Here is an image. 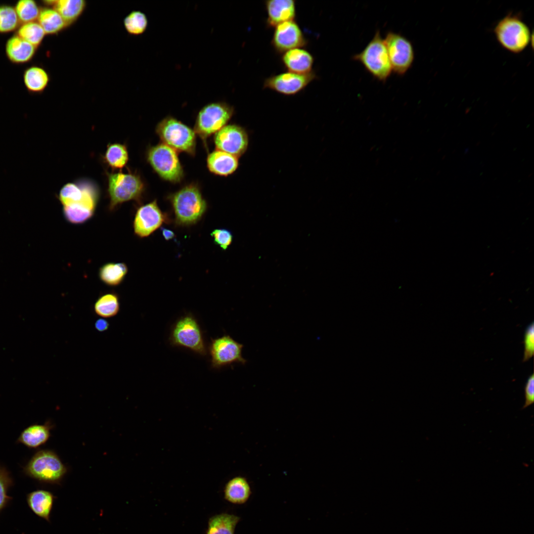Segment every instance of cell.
<instances>
[{"label": "cell", "mask_w": 534, "mask_h": 534, "mask_svg": "<svg viewBox=\"0 0 534 534\" xmlns=\"http://www.w3.org/2000/svg\"><path fill=\"white\" fill-rule=\"evenodd\" d=\"M12 481L8 472L0 467V511L6 505L11 497L7 495Z\"/></svg>", "instance_id": "35"}, {"label": "cell", "mask_w": 534, "mask_h": 534, "mask_svg": "<svg viewBox=\"0 0 534 534\" xmlns=\"http://www.w3.org/2000/svg\"><path fill=\"white\" fill-rule=\"evenodd\" d=\"M177 152L161 142L148 148L146 159L161 178L172 183H178L183 178L184 171Z\"/></svg>", "instance_id": "6"}, {"label": "cell", "mask_w": 534, "mask_h": 534, "mask_svg": "<svg viewBox=\"0 0 534 534\" xmlns=\"http://www.w3.org/2000/svg\"><path fill=\"white\" fill-rule=\"evenodd\" d=\"M23 79L28 90L33 92L43 91L49 82L47 72L38 66H32L27 69L24 73Z\"/></svg>", "instance_id": "28"}, {"label": "cell", "mask_w": 534, "mask_h": 534, "mask_svg": "<svg viewBox=\"0 0 534 534\" xmlns=\"http://www.w3.org/2000/svg\"><path fill=\"white\" fill-rule=\"evenodd\" d=\"M178 226H187L199 222L205 214L207 204L195 183L186 184L168 197Z\"/></svg>", "instance_id": "2"}, {"label": "cell", "mask_w": 534, "mask_h": 534, "mask_svg": "<svg viewBox=\"0 0 534 534\" xmlns=\"http://www.w3.org/2000/svg\"><path fill=\"white\" fill-rule=\"evenodd\" d=\"M392 71L404 75L411 67L414 52L411 43L401 34L389 32L384 39Z\"/></svg>", "instance_id": "11"}, {"label": "cell", "mask_w": 534, "mask_h": 534, "mask_svg": "<svg viewBox=\"0 0 534 534\" xmlns=\"http://www.w3.org/2000/svg\"><path fill=\"white\" fill-rule=\"evenodd\" d=\"M243 347L228 335L212 339L209 347L212 367L218 369L234 363L244 364L246 360L242 356Z\"/></svg>", "instance_id": "12"}, {"label": "cell", "mask_w": 534, "mask_h": 534, "mask_svg": "<svg viewBox=\"0 0 534 534\" xmlns=\"http://www.w3.org/2000/svg\"><path fill=\"white\" fill-rule=\"evenodd\" d=\"M233 112L232 106L222 101L208 103L199 111L194 131L206 147L207 139L226 125Z\"/></svg>", "instance_id": "7"}, {"label": "cell", "mask_w": 534, "mask_h": 534, "mask_svg": "<svg viewBox=\"0 0 534 534\" xmlns=\"http://www.w3.org/2000/svg\"><path fill=\"white\" fill-rule=\"evenodd\" d=\"M18 19L23 23L35 21L38 19L40 10L37 3L33 0H21L15 7Z\"/></svg>", "instance_id": "33"}, {"label": "cell", "mask_w": 534, "mask_h": 534, "mask_svg": "<svg viewBox=\"0 0 534 534\" xmlns=\"http://www.w3.org/2000/svg\"><path fill=\"white\" fill-rule=\"evenodd\" d=\"M25 473L31 477L46 483H59L67 469L58 455L49 450L38 451L25 467Z\"/></svg>", "instance_id": "10"}, {"label": "cell", "mask_w": 534, "mask_h": 534, "mask_svg": "<svg viewBox=\"0 0 534 534\" xmlns=\"http://www.w3.org/2000/svg\"><path fill=\"white\" fill-rule=\"evenodd\" d=\"M106 175L110 211L114 210L125 202L139 200L141 198L145 185L138 174L131 172L128 173L106 172Z\"/></svg>", "instance_id": "3"}, {"label": "cell", "mask_w": 534, "mask_h": 534, "mask_svg": "<svg viewBox=\"0 0 534 534\" xmlns=\"http://www.w3.org/2000/svg\"><path fill=\"white\" fill-rule=\"evenodd\" d=\"M128 271V267L124 263H108L99 268L98 276L106 285L116 286L124 281Z\"/></svg>", "instance_id": "25"}, {"label": "cell", "mask_w": 534, "mask_h": 534, "mask_svg": "<svg viewBox=\"0 0 534 534\" xmlns=\"http://www.w3.org/2000/svg\"><path fill=\"white\" fill-rule=\"evenodd\" d=\"M36 47L16 35L7 40L5 51L8 59L11 62L22 64L31 60L35 53Z\"/></svg>", "instance_id": "20"}, {"label": "cell", "mask_w": 534, "mask_h": 534, "mask_svg": "<svg viewBox=\"0 0 534 534\" xmlns=\"http://www.w3.org/2000/svg\"><path fill=\"white\" fill-rule=\"evenodd\" d=\"M316 78L313 71L307 74L287 71L266 78L263 87L284 95H294L304 90Z\"/></svg>", "instance_id": "13"}, {"label": "cell", "mask_w": 534, "mask_h": 534, "mask_svg": "<svg viewBox=\"0 0 534 534\" xmlns=\"http://www.w3.org/2000/svg\"><path fill=\"white\" fill-rule=\"evenodd\" d=\"M223 492L224 499L234 504L245 503L252 493L248 481L245 477L240 476L229 480L224 487Z\"/></svg>", "instance_id": "21"}, {"label": "cell", "mask_w": 534, "mask_h": 534, "mask_svg": "<svg viewBox=\"0 0 534 534\" xmlns=\"http://www.w3.org/2000/svg\"><path fill=\"white\" fill-rule=\"evenodd\" d=\"M119 310L118 296L113 293H106L100 296L94 305V312L102 318L113 317L118 313Z\"/></svg>", "instance_id": "30"}, {"label": "cell", "mask_w": 534, "mask_h": 534, "mask_svg": "<svg viewBox=\"0 0 534 534\" xmlns=\"http://www.w3.org/2000/svg\"><path fill=\"white\" fill-rule=\"evenodd\" d=\"M281 62L287 71L307 74L312 71L314 57L303 47L289 50L282 54Z\"/></svg>", "instance_id": "18"}, {"label": "cell", "mask_w": 534, "mask_h": 534, "mask_svg": "<svg viewBox=\"0 0 534 534\" xmlns=\"http://www.w3.org/2000/svg\"><path fill=\"white\" fill-rule=\"evenodd\" d=\"M240 518L234 514L222 513L210 517L206 534H234Z\"/></svg>", "instance_id": "24"}, {"label": "cell", "mask_w": 534, "mask_h": 534, "mask_svg": "<svg viewBox=\"0 0 534 534\" xmlns=\"http://www.w3.org/2000/svg\"><path fill=\"white\" fill-rule=\"evenodd\" d=\"M99 198V189L88 180L69 182L61 188L58 199L75 219L87 222L93 216Z\"/></svg>", "instance_id": "1"}, {"label": "cell", "mask_w": 534, "mask_h": 534, "mask_svg": "<svg viewBox=\"0 0 534 534\" xmlns=\"http://www.w3.org/2000/svg\"><path fill=\"white\" fill-rule=\"evenodd\" d=\"M161 229L162 235L166 240H171L175 237V233L172 230L163 227Z\"/></svg>", "instance_id": "40"}, {"label": "cell", "mask_w": 534, "mask_h": 534, "mask_svg": "<svg viewBox=\"0 0 534 534\" xmlns=\"http://www.w3.org/2000/svg\"><path fill=\"white\" fill-rule=\"evenodd\" d=\"M45 33L38 22L23 23L18 30L17 36L35 47L43 41Z\"/></svg>", "instance_id": "31"}, {"label": "cell", "mask_w": 534, "mask_h": 534, "mask_svg": "<svg viewBox=\"0 0 534 534\" xmlns=\"http://www.w3.org/2000/svg\"><path fill=\"white\" fill-rule=\"evenodd\" d=\"M267 14L266 23L274 28L282 23L295 20L296 1L294 0H268L265 2Z\"/></svg>", "instance_id": "17"}, {"label": "cell", "mask_w": 534, "mask_h": 534, "mask_svg": "<svg viewBox=\"0 0 534 534\" xmlns=\"http://www.w3.org/2000/svg\"><path fill=\"white\" fill-rule=\"evenodd\" d=\"M38 20L45 34H56L67 26L61 16L54 8L41 10Z\"/></svg>", "instance_id": "29"}, {"label": "cell", "mask_w": 534, "mask_h": 534, "mask_svg": "<svg viewBox=\"0 0 534 534\" xmlns=\"http://www.w3.org/2000/svg\"><path fill=\"white\" fill-rule=\"evenodd\" d=\"M124 25L126 31L130 34L139 35L146 30L148 20L146 15L142 12L133 11L125 18Z\"/></svg>", "instance_id": "32"}, {"label": "cell", "mask_w": 534, "mask_h": 534, "mask_svg": "<svg viewBox=\"0 0 534 534\" xmlns=\"http://www.w3.org/2000/svg\"><path fill=\"white\" fill-rule=\"evenodd\" d=\"M19 19L15 8L6 5L0 6V33H8L18 26Z\"/></svg>", "instance_id": "34"}, {"label": "cell", "mask_w": 534, "mask_h": 534, "mask_svg": "<svg viewBox=\"0 0 534 534\" xmlns=\"http://www.w3.org/2000/svg\"><path fill=\"white\" fill-rule=\"evenodd\" d=\"M108 322L104 319L100 318L95 322V328L99 332L106 330L109 327Z\"/></svg>", "instance_id": "39"}, {"label": "cell", "mask_w": 534, "mask_h": 534, "mask_svg": "<svg viewBox=\"0 0 534 534\" xmlns=\"http://www.w3.org/2000/svg\"><path fill=\"white\" fill-rule=\"evenodd\" d=\"M534 402V375L533 373L527 379L525 386V402L523 408H526Z\"/></svg>", "instance_id": "38"}, {"label": "cell", "mask_w": 534, "mask_h": 534, "mask_svg": "<svg viewBox=\"0 0 534 534\" xmlns=\"http://www.w3.org/2000/svg\"><path fill=\"white\" fill-rule=\"evenodd\" d=\"M216 149L238 157L246 150L248 138L243 128L236 125H226L215 134Z\"/></svg>", "instance_id": "16"}, {"label": "cell", "mask_w": 534, "mask_h": 534, "mask_svg": "<svg viewBox=\"0 0 534 534\" xmlns=\"http://www.w3.org/2000/svg\"><path fill=\"white\" fill-rule=\"evenodd\" d=\"M50 429V426L47 423L30 426L22 431L18 442L28 447H38L46 443L49 439Z\"/></svg>", "instance_id": "23"}, {"label": "cell", "mask_w": 534, "mask_h": 534, "mask_svg": "<svg viewBox=\"0 0 534 534\" xmlns=\"http://www.w3.org/2000/svg\"><path fill=\"white\" fill-rule=\"evenodd\" d=\"M211 235L213 237L215 244L223 250H226L232 242V234L227 229H215L211 233Z\"/></svg>", "instance_id": "37"}, {"label": "cell", "mask_w": 534, "mask_h": 534, "mask_svg": "<svg viewBox=\"0 0 534 534\" xmlns=\"http://www.w3.org/2000/svg\"><path fill=\"white\" fill-rule=\"evenodd\" d=\"M103 159L112 170H121L127 165L129 161L127 147L119 143H109Z\"/></svg>", "instance_id": "27"}, {"label": "cell", "mask_w": 534, "mask_h": 534, "mask_svg": "<svg viewBox=\"0 0 534 534\" xmlns=\"http://www.w3.org/2000/svg\"><path fill=\"white\" fill-rule=\"evenodd\" d=\"M353 59L360 62L375 78L384 82L392 72L384 40L379 31H376L372 39Z\"/></svg>", "instance_id": "5"}, {"label": "cell", "mask_w": 534, "mask_h": 534, "mask_svg": "<svg viewBox=\"0 0 534 534\" xmlns=\"http://www.w3.org/2000/svg\"><path fill=\"white\" fill-rule=\"evenodd\" d=\"M494 32L499 44L515 53L523 51L531 40L529 27L517 16L509 15L504 17L496 25Z\"/></svg>", "instance_id": "9"}, {"label": "cell", "mask_w": 534, "mask_h": 534, "mask_svg": "<svg viewBox=\"0 0 534 534\" xmlns=\"http://www.w3.org/2000/svg\"><path fill=\"white\" fill-rule=\"evenodd\" d=\"M169 341L174 346L188 349L201 356L207 355L203 332L197 320L191 314L183 315L175 322Z\"/></svg>", "instance_id": "8"}, {"label": "cell", "mask_w": 534, "mask_h": 534, "mask_svg": "<svg viewBox=\"0 0 534 534\" xmlns=\"http://www.w3.org/2000/svg\"><path fill=\"white\" fill-rule=\"evenodd\" d=\"M524 351L523 361L526 362L532 358L534 351V324L532 322L526 329L524 339Z\"/></svg>", "instance_id": "36"}, {"label": "cell", "mask_w": 534, "mask_h": 534, "mask_svg": "<svg viewBox=\"0 0 534 534\" xmlns=\"http://www.w3.org/2000/svg\"><path fill=\"white\" fill-rule=\"evenodd\" d=\"M271 44L278 53H283L296 48L303 47L308 41L295 20L287 21L275 26Z\"/></svg>", "instance_id": "15"}, {"label": "cell", "mask_w": 534, "mask_h": 534, "mask_svg": "<svg viewBox=\"0 0 534 534\" xmlns=\"http://www.w3.org/2000/svg\"><path fill=\"white\" fill-rule=\"evenodd\" d=\"M207 166L212 173L225 177L236 171L238 166V161L237 157L216 149L208 154Z\"/></svg>", "instance_id": "19"}, {"label": "cell", "mask_w": 534, "mask_h": 534, "mask_svg": "<svg viewBox=\"0 0 534 534\" xmlns=\"http://www.w3.org/2000/svg\"><path fill=\"white\" fill-rule=\"evenodd\" d=\"M169 222L167 214L161 211L154 200L137 209L133 222L134 233L139 238L147 237Z\"/></svg>", "instance_id": "14"}, {"label": "cell", "mask_w": 534, "mask_h": 534, "mask_svg": "<svg viewBox=\"0 0 534 534\" xmlns=\"http://www.w3.org/2000/svg\"><path fill=\"white\" fill-rule=\"evenodd\" d=\"M55 496L45 490H37L27 495V501L31 510L37 516L49 522Z\"/></svg>", "instance_id": "22"}, {"label": "cell", "mask_w": 534, "mask_h": 534, "mask_svg": "<svg viewBox=\"0 0 534 534\" xmlns=\"http://www.w3.org/2000/svg\"><path fill=\"white\" fill-rule=\"evenodd\" d=\"M83 0H56L54 9L60 14L66 25L74 22L83 12L86 7Z\"/></svg>", "instance_id": "26"}, {"label": "cell", "mask_w": 534, "mask_h": 534, "mask_svg": "<svg viewBox=\"0 0 534 534\" xmlns=\"http://www.w3.org/2000/svg\"><path fill=\"white\" fill-rule=\"evenodd\" d=\"M155 131L162 143L177 152L194 156L196 152V134L194 130L176 118L168 116L157 125Z\"/></svg>", "instance_id": "4"}]
</instances>
